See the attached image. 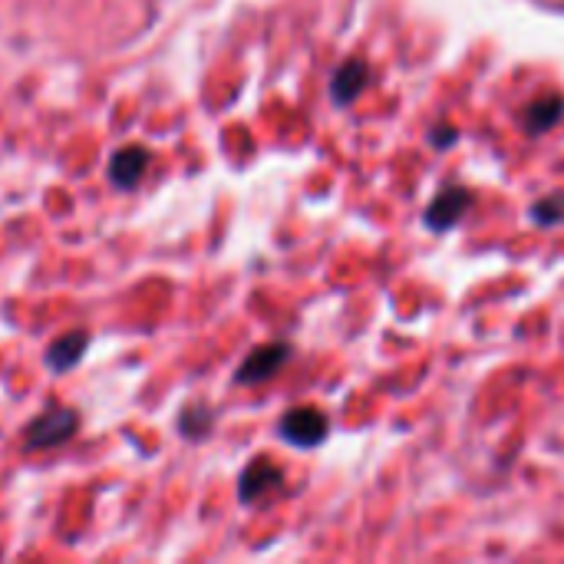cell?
Returning a JSON list of instances; mask_svg holds the SVG:
<instances>
[{"mask_svg": "<svg viewBox=\"0 0 564 564\" xmlns=\"http://www.w3.org/2000/svg\"><path fill=\"white\" fill-rule=\"evenodd\" d=\"M76 430H79V413L76 410H50V413L36 416L26 426L23 446L26 449H50V446H59V443L73 440Z\"/></svg>", "mask_w": 564, "mask_h": 564, "instance_id": "obj_1", "label": "cell"}, {"mask_svg": "<svg viewBox=\"0 0 564 564\" xmlns=\"http://www.w3.org/2000/svg\"><path fill=\"white\" fill-rule=\"evenodd\" d=\"M281 440L297 449H314L327 440V416L314 406H297L281 416Z\"/></svg>", "mask_w": 564, "mask_h": 564, "instance_id": "obj_2", "label": "cell"}, {"mask_svg": "<svg viewBox=\"0 0 564 564\" xmlns=\"http://www.w3.org/2000/svg\"><path fill=\"white\" fill-rule=\"evenodd\" d=\"M469 208H473V192L463 185H446L433 198V205L423 212V221L430 231H449L453 225H459L469 215Z\"/></svg>", "mask_w": 564, "mask_h": 564, "instance_id": "obj_3", "label": "cell"}, {"mask_svg": "<svg viewBox=\"0 0 564 564\" xmlns=\"http://www.w3.org/2000/svg\"><path fill=\"white\" fill-rule=\"evenodd\" d=\"M288 360H291V344H264V347H258L254 354H248V360H245V364L238 367V373H235V383H241V387L264 383V380H271Z\"/></svg>", "mask_w": 564, "mask_h": 564, "instance_id": "obj_4", "label": "cell"}, {"mask_svg": "<svg viewBox=\"0 0 564 564\" xmlns=\"http://www.w3.org/2000/svg\"><path fill=\"white\" fill-rule=\"evenodd\" d=\"M281 479H284V476H281V469H278L274 463L258 459V463H251V466L241 473V479H238V499H241L245 506H251V502L264 499L271 489H278Z\"/></svg>", "mask_w": 564, "mask_h": 564, "instance_id": "obj_5", "label": "cell"}, {"mask_svg": "<svg viewBox=\"0 0 564 564\" xmlns=\"http://www.w3.org/2000/svg\"><path fill=\"white\" fill-rule=\"evenodd\" d=\"M370 83V66L364 59H347L344 66H337V73L330 76V99L337 106H350Z\"/></svg>", "mask_w": 564, "mask_h": 564, "instance_id": "obj_6", "label": "cell"}, {"mask_svg": "<svg viewBox=\"0 0 564 564\" xmlns=\"http://www.w3.org/2000/svg\"><path fill=\"white\" fill-rule=\"evenodd\" d=\"M149 169V152L142 145H129V149H119L112 159H109V182L116 188H135L139 178L145 175Z\"/></svg>", "mask_w": 564, "mask_h": 564, "instance_id": "obj_7", "label": "cell"}, {"mask_svg": "<svg viewBox=\"0 0 564 564\" xmlns=\"http://www.w3.org/2000/svg\"><path fill=\"white\" fill-rule=\"evenodd\" d=\"M86 347H89V334H86V330H69V334L56 337V340L46 347V367H50L53 373H66V370H73V367L83 360Z\"/></svg>", "mask_w": 564, "mask_h": 564, "instance_id": "obj_8", "label": "cell"}, {"mask_svg": "<svg viewBox=\"0 0 564 564\" xmlns=\"http://www.w3.org/2000/svg\"><path fill=\"white\" fill-rule=\"evenodd\" d=\"M564 116V96H542L535 102L525 106L522 112V126L532 132V135H542L549 129H555Z\"/></svg>", "mask_w": 564, "mask_h": 564, "instance_id": "obj_9", "label": "cell"}, {"mask_svg": "<svg viewBox=\"0 0 564 564\" xmlns=\"http://www.w3.org/2000/svg\"><path fill=\"white\" fill-rule=\"evenodd\" d=\"M208 426H212V413L202 410V406H188V410L178 416V430H182V436H188V440H202V436L208 433Z\"/></svg>", "mask_w": 564, "mask_h": 564, "instance_id": "obj_10", "label": "cell"}, {"mask_svg": "<svg viewBox=\"0 0 564 564\" xmlns=\"http://www.w3.org/2000/svg\"><path fill=\"white\" fill-rule=\"evenodd\" d=\"M532 221L535 225H555V221H562L564 218V192H555V195H549V198H542L539 205H532Z\"/></svg>", "mask_w": 564, "mask_h": 564, "instance_id": "obj_11", "label": "cell"}, {"mask_svg": "<svg viewBox=\"0 0 564 564\" xmlns=\"http://www.w3.org/2000/svg\"><path fill=\"white\" fill-rule=\"evenodd\" d=\"M456 129H449V126H443V129H436V132H430V142H436L440 149H449L453 142H456Z\"/></svg>", "mask_w": 564, "mask_h": 564, "instance_id": "obj_12", "label": "cell"}]
</instances>
